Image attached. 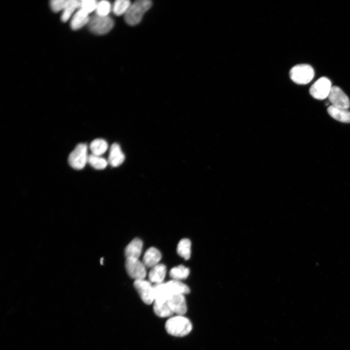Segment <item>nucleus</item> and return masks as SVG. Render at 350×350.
<instances>
[{
	"instance_id": "21",
	"label": "nucleus",
	"mask_w": 350,
	"mask_h": 350,
	"mask_svg": "<svg viewBox=\"0 0 350 350\" xmlns=\"http://www.w3.org/2000/svg\"><path fill=\"white\" fill-rule=\"evenodd\" d=\"M190 274V270L183 265L172 268L170 272V276L172 280L181 281L186 279Z\"/></svg>"
},
{
	"instance_id": "3",
	"label": "nucleus",
	"mask_w": 350,
	"mask_h": 350,
	"mask_svg": "<svg viewBox=\"0 0 350 350\" xmlns=\"http://www.w3.org/2000/svg\"><path fill=\"white\" fill-rule=\"evenodd\" d=\"M315 72L308 65H299L293 67L290 71L289 76L295 83L305 85L309 83L314 78Z\"/></svg>"
},
{
	"instance_id": "18",
	"label": "nucleus",
	"mask_w": 350,
	"mask_h": 350,
	"mask_svg": "<svg viewBox=\"0 0 350 350\" xmlns=\"http://www.w3.org/2000/svg\"><path fill=\"white\" fill-rule=\"evenodd\" d=\"M90 149L93 154L101 156L107 150L108 144L103 139H97L91 143Z\"/></svg>"
},
{
	"instance_id": "4",
	"label": "nucleus",
	"mask_w": 350,
	"mask_h": 350,
	"mask_svg": "<svg viewBox=\"0 0 350 350\" xmlns=\"http://www.w3.org/2000/svg\"><path fill=\"white\" fill-rule=\"evenodd\" d=\"M88 156L87 145L80 144L70 153L68 158L69 164L75 169H83L88 162Z\"/></svg>"
},
{
	"instance_id": "12",
	"label": "nucleus",
	"mask_w": 350,
	"mask_h": 350,
	"mask_svg": "<svg viewBox=\"0 0 350 350\" xmlns=\"http://www.w3.org/2000/svg\"><path fill=\"white\" fill-rule=\"evenodd\" d=\"M125 156L120 146L117 143L111 147L108 163L113 167H118L124 162Z\"/></svg>"
},
{
	"instance_id": "14",
	"label": "nucleus",
	"mask_w": 350,
	"mask_h": 350,
	"mask_svg": "<svg viewBox=\"0 0 350 350\" xmlns=\"http://www.w3.org/2000/svg\"><path fill=\"white\" fill-rule=\"evenodd\" d=\"M162 258L160 251L157 249L151 247L145 252L143 259V263L146 267L152 268L159 264Z\"/></svg>"
},
{
	"instance_id": "11",
	"label": "nucleus",
	"mask_w": 350,
	"mask_h": 350,
	"mask_svg": "<svg viewBox=\"0 0 350 350\" xmlns=\"http://www.w3.org/2000/svg\"><path fill=\"white\" fill-rule=\"evenodd\" d=\"M165 293L168 297L174 295H186L190 292L189 287L181 281L172 280L164 283Z\"/></svg>"
},
{
	"instance_id": "6",
	"label": "nucleus",
	"mask_w": 350,
	"mask_h": 350,
	"mask_svg": "<svg viewBox=\"0 0 350 350\" xmlns=\"http://www.w3.org/2000/svg\"><path fill=\"white\" fill-rule=\"evenodd\" d=\"M332 87L331 82L328 78L322 77L312 85L309 93L313 98L323 100L328 98Z\"/></svg>"
},
{
	"instance_id": "10",
	"label": "nucleus",
	"mask_w": 350,
	"mask_h": 350,
	"mask_svg": "<svg viewBox=\"0 0 350 350\" xmlns=\"http://www.w3.org/2000/svg\"><path fill=\"white\" fill-rule=\"evenodd\" d=\"M166 303L174 314L183 316L187 312V303L183 295H172L166 300Z\"/></svg>"
},
{
	"instance_id": "9",
	"label": "nucleus",
	"mask_w": 350,
	"mask_h": 350,
	"mask_svg": "<svg viewBox=\"0 0 350 350\" xmlns=\"http://www.w3.org/2000/svg\"><path fill=\"white\" fill-rule=\"evenodd\" d=\"M328 98L331 105L335 107L345 110H348L350 107L349 99L337 86L332 87Z\"/></svg>"
},
{
	"instance_id": "24",
	"label": "nucleus",
	"mask_w": 350,
	"mask_h": 350,
	"mask_svg": "<svg viewBox=\"0 0 350 350\" xmlns=\"http://www.w3.org/2000/svg\"><path fill=\"white\" fill-rule=\"evenodd\" d=\"M88 163L93 167L98 170L105 169L109 164L108 161L105 159L93 154L89 155Z\"/></svg>"
},
{
	"instance_id": "26",
	"label": "nucleus",
	"mask_w": 350,
	"mask_h": 350,
	"mask_svg": "<svg viewBox=\"0 0 350 350\" xmlns=\"http://www.w3.org/2000/svg\"><path fill=\"white\" fill-rule=\"evenodd\" d=\"M98 3L95 0H83L81 1L80 9L89 15L96 10Z\"/></svg>"
},
{
	"instance_id": "20",
	"label": "nucleus",
	"mask_w": 350,
	"mask_h": 350,
	"mask_svg": "<svg viewBox=\"0 0 350 350\" xmlns=\"http://www.w3.org/2000/svg\"><path fill=\"white\" fill-rule=\"evenodd\" d=\"M81 1L78 0H68V2L63 11L62 20L63 22H67L73 14L74 12L81 7Z\"/></svg>"
},
{
	"instance_id": "13",
	"label": "nucleus",
	"mask_w": 350,
	"mask_h": 350,
	"mask_svg": "<svg viewBox=\"0 0 350 350\" xmlns=\"http://www.w3.org/2000/svg\"><path fill=\"white\" fill-rule=\"evenodd\" d=\"M143 246V241L136 238L133 240L126 247L125 254L126 258L139 259L141 254Z\"/></svg>"
},
{
	"instance_id": "5",
	"label": "nucleus",
	"mask_w": 350,
	"mask_h": 350,
	"mask_svg": "<svg viewBox=\"0 0 350 350\" xmlns=\"http://www.w3.org/2000/svg\"><path fill=\"white\" fill-rule=\"evenodd\" d=\"M114 20L110 17H102L97 15L90 18L89 28L90 31L97 35H104L114 28Z\"/></svg>"
},
{
	"instance_id": "8",
	"label": "nucleus",
	"mask_w": 350,
	"mask_h": 350,
	"mask_svg": "<svg viewBox=\"0 0 350 350\" xmlns=\"http://www.w3.org/2000/svg\"><path fill=\"white\" fill-rule=\"evenodd\" d=\"M125 266L131 278L135 280L145 279L147 275L146 267L139 259L126 258Z\"/></svg>"
},
{
	"instance_id": "2",
	"label": "nucleus",
	"mask_w": 350,
	"mask_h": 350,
	"mask_svg": "<svg viewBox=\"0 0 350 350\" xmlns=\"http://www.w3.org/2000/svg\"><path fill=\"white\" fill-rule=\"evenodd\" d=\"M152 5L149 0H139L132 4L125 15L126 22L130 26L138 25L142 20L144 14Z\"/></svg>"
},
{
	"instance_id": "1",
	"label": "nucleus",
	"mask_w": 350,
	"mask_h": 350,
	"mask_svg": "<svg viewBox=\"0 0 350 350\" xmlns=\"http://www.w3.org/2000/svg\"><path fill=\"white\" fill-rule=\"evenodd\" d=\"M167 332L177 337H183L192 331L193 325L191 321L183 316L177 315L169 318L165 325Z\"/></svg>"
},
{
	"instance_id": "17",
	"label": "nucleus",
	"mask_w": 350,
	"mask_h": 350,
	"mask_svg": "<svg viewBox=\"0 0 350 350\" xmlns=\"http://www.w3.org/2000/svg\"><path fill=\"white\" fill-rule=\"evenodd\" d=\"M90 18L89 15L80 9L74 16L71 22V28L74 30H79L87 24H89Z\"/></svg>"
},
{
	"instance_id": "22",
	"label": "nucleus",
	"mask_w": 350,
	"mask_h": 350,
	"mask_svg": "<svg viewBox=\"0 0 350 350\" xmlns=\"http://www.w3.org/2000/svg\"><path fill=\"white\" fill-rule=\"evenodd\" d=\"M153 303V310L158 316L161 317H167L174 315L167 304L166 300L164 302L154 301Z\"/></svg>"
},
{
	"instance_id": "19",
	"label": "nucleus",
	"mask_w": 350,
	"mask_h": 350,
	"mask_svg": "<svg viewBox=\"0 0 350 350\" xmlns=\"http://www.w3.org/2000/svg\"><path fill=\"white\" fill-rule=\"evenodd\" d=\"M191 242L187 238L182 239L179 243L177 251L178 254L185 260H189L191 256Z\"/></svg>"
},
{
	"instance_id": "23",
	"label": "nucleus",
	"mask_w": 350,
	"mask_h": 350,
	"mask_svg": "<svg viewBox=\"0 0 350 350\" xmlns=\"http://www.w3.org/2000/svg\"><path fill=\"white\" fill-rule=\"evenodd\" d=\"M132 3L128 0H117L113 7V11L117 16L125 15Z\"/></svg>"
},
{
	"instance_id": "15",
	"label": "nucleus",
	"mask_w": 350,
	"mask_h": 350,
	"mask_svg": "<svg viewBox=\"0 0 350 350\" xmlns=\"http://www.w3.org/2000/svg\"><path fill=\"white\" fill-rule=\"evenodd\" d=\"M166 273V267L163 264H159L150 270L149 274L150 281L155 284L162 283Z\"/></svg>"
},
{
	"instance_id": "7",
	"label": "nucleus",
	"mask_w": 350,
	"mask_h": 350,
	"mask_svg": "<svg viewBox=\"0 0 350 350\" xmlns=\"http://www.w3.org/2000/svg\"><path fill=\"white\" fill-rule=\"evenodd\" d=\"M133 285L144 302L147 304L154 303V286L150 281L145 279L135 280Z\"/></svg>"
},
{
	"instance_id": "16",
	"label": "nucleus",
	"mask_w": 350,
	"mask_h": 350,
	"mask_svg": "<svg viewBox=\"0 0 350 350\" xmlns=\"http://www.w3.org/2000/svg\"><path fill=\"white\" fill-rule=\"evenodd\" d=\"M329 115L334 119L344 123H350V112L347 110L342 109L330 106L327 109Z\"/></svg>"
},
{
	"instance_id": "27",
	"label": "nucleus",
	"mask_w": 350,
	"mask_h": 350,
	"mask_svg": "<svg viewBox=\"0 0 350 350\" xmlns=\"http://www.w3.org/2000/svg\"><path fill=\"white\" fill-rule=\"evenodd\" d=\"M68 1V0H54L50 3L52 10L56 13L64 11Z\"/></svg>"
},
{
	"instance_id": "25",
	"label": "nucleus",
	"mask_w": 350,
	"mask_h": 350,
	"mask_svg": "<svg viewBox=\"0 0 350 350\" xmlns=\"http://www.w3.org/2000/svg\"><path fill=\"white\" fill-rule=\"evenodd\" d=\"M112 10V6L110 2L106 1H102L98 3L96 8V15L107 17Z\"/></svg>"
}]
</instances>
